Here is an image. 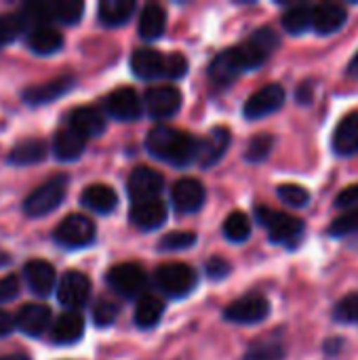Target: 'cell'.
<instances>
[{
  "instance_id": "obj_1",
  "label": "cell",
  "mask_w": 358,
  "mask_h": 360,
  "mask_svg": "<svg viewBox=\"0 0 358 360\" xmlns=\"http://www.w3.org/2000/svg\"><path fill=\"white\" fill-rule=\"evenodd\" d=\"M146 148L152 156H156L169 165L188 167L194 160H198L200 139L192 137L190 133H181L177 129L156 127L148 133Z\"/></svg>"
},
{
  "instance_id": "obj_2",
  "label": "cell",
  "mask_w": 358,
  "mask_h": 360,
  "mask_svg": "<svg viewBox=\"0 0 358 360\" xmlns=\"http://www.w3.org/2000/svg\"><path fill=\"white\" fill-rule=\"evenodd\" d=\"M84 4L78 0H57V2H27L21 6V15L25 21H34L36 25H46L49 21H59L65 25L78 23L82 17Z\"/></svg>"
},
{
  "instance_id": "obj_3",
  "label": "cell",
  "mask_w": 358,
  "mask_h": 360,
  "mask_svg": "<svg viewBox=\"0 0 358 360\" xmlns=\"http://www.w3.org/2000/svg\"><path fill=\"white\" fill-rule=\"evenodd\" d=\"M65 190H68V175L63 173L53 175L25 196L23 211L30 217H42L59 207V202L65 198Z\"/></svg>"
},
{
  "instance_id": "obj_4",
  "label": "cell",
  "mask_w": 358,
  "mask_h": 360,
  "mask_svg": "<svg viewBox=\"0 0 358 360\" xmlns=\"http://www.w3.org/2000/svg\"><path fill=\"white\" fill-rule=\"evenodd\" d=\"M255 219L268 230L270 240L279 245H289L291 240H298L304 232L302 219L287 215L283 211H274L268 207H257L255 209Z\"/></svg>"
},
{
  "instance_id": "obj_5",
  "label": "cell",
  "mask_w": 358,
  "mask_h": 360,
  "mask_svg": "<svg viewBox=\"0 0 358 360\" xmlns=\"http://www.w3.org/2000/svg\"><path fill=\"white\" fill-rule=\"evenodd\" d=\"M281 44L279 34L270 27H260L257 32L251 34L249 40H245L243 44L236 46L238 57L243 61L245 70H255L262 63H266V59L274 53V49Z\"/></svg>"
},
{
  "instance_id": "obj_6",
  "label": "cell",
  "mask_w": 358,
  "mask_h": 360,
  "mask_svg": "<svg viewBox=\"0 0 358 360\" xmlns=\"http://www.w3.org/2000/svg\"><path fill=\"white\" fill-rule=\"evenodd\" d=\"M156 287L169 297H184L196 287V272L186 264H167L160 266L154 274Z\"/></svg>"
},
{
  "instance_id": "obj_7",
  "label": "cell",
  "mask_w": 358,
  "mask_h": 360,
  "mask_svg": "<svg viewBox=\"0 0 358 360\" xmlns=\"http://www.w3.org/2000/svg\"><path fill=\"white\" fill-rule=\"evenodd\" d=\"M55 240L68 249H80L95 240V224L87 215H68L55 228Z\"/></svg>"
},
{
  "instance_id": "obj_8",
  "label": "cell",
  "mask_w": 358,
  "mask_h": 360,
  "mask_svg": "<svg viewBox=\"0 0 358 360\" xmlns=\"http://www.w3.org/2000/svg\"><path fill=\"white\" fill-rule=\"evenodd\" d=\"M108 285L112 287V291H116L122 297H137L146 291L148 287V276L141 270V266L137 264H118L114 266L108 276H106Z\"/></svg>"
},
{
  "instance_id": "obj_9",
  "label": "cell",
  "mask_w": 358,
  "mask_h": 360,
  "mask_svg": "<svg viewBox=\"0 0 358 360\" xmlns=\"http://www.w3.org/2000/svg\"><path fill=\"white\" fill-rule=\"evenodd\" d=\"M268 314H270V304H268V300L264 295H257V293L245 295V297L232 302L224 310L226 321L238 323V325H255V323H262Z\"/></svg>"
},
{
  "instance_id": "obj_10",
  "label": "cell",
  "mask_w": 358,
  "mask_h": 360,
  "mask_svg": "<svg viewBox=\"0 0 358 360\" xmlns=\"http://www.w3.org/2000/svg\"><path fill=\"white\" fill-rule=\"evenodd\" d=\"M162 188H165V177L150 167L133 169V173L129 175V181H127L129 196L135 205L156 200V196L162 192Z\"/></svg>"
},
{
  "instance_id": "obj_11",
  "label": "cell",
  "mask_w": 358,
  "mask_h": 360,
  "mask_svg": "<svg viewBox=\"0 0 358 360\" xmlns=\"http://www.w3.org/2000/svg\"><path fill=\"white\" fill-rule=\"evenodd\" d=\"M89 297H91V281L82 272L70 270L61 276L57 285V300L61 306L74 312L76 308H82L89 302Z\"/></svg>"
},
{
  "instance_id": "obj_12",
  "label": "cell",
  "mask_w": 358,
  "mask_h": 360,
  "mask_svg": "<svg viewBox=\"0 0 358 360\" xmlns=\"http://www.w3.org/2000/svg\"><path fill=\"white\" fill-rule=\"evenodd\" d=\"M143 103H146V110L152 118H158V120L171 118L181 108V93L173 84L152 86L146 91Z\"/></svg>"
},
{
  "instance_id": "obj_13",
  "label": "cell",
  "mask_w": 358,
  "mask_h": 360,
  "mask_svg": "<svg viewBox=\"0 0 358 360\" xmlns=\"http://www.w3.org/2000/svg\"><path fill=\"white\" fill-rule=\"evenodd\" d=\"M285 89L281 84H266L262 86L260 91H255L247 103H245V116L249 120H257V118H264L272 112H276L279 108H283L285 103Z\"/></svg>"
},
{
  "instance_id": "obj_14",
  "label": "cell",
  "mask_w": 358,
  "mask_h": 360,
  "mask_svg": "<svg viewBox=\"0 0 358 360\" xmlns=\"http://www.w3.org/2000/svg\"><path fill=\"white\" fill-rule=\"evenodd\" d=\"M106 110L116 120H135L141 116V101L129 86H120L106 97Z\"/></svg>"
},
{
  "instance_id": "obj_15",
  "label": "cell",
  "mask_w": 358,
  "mask_h": 360,
  "mask_svg": "<svg viewBox=\"0 0 358 360\" xmlns=\"http://www.w3.org/2000/svg\"><path fill=\"white\" fill-rule=\"evenodd\" d=\"M49 325H51V310L44 304H25L23 308H19L15 316V327L30 338L42 335L49 329Z\"/></svg>"
},
{
  "instance_id": "obj_16",
  "label": "cell",
  "mask_w": 358,
  "mask_h": 360,
  "mask_svg": "<svg viewBox=\"0 0 358 360\" xmlns=\"http://www.w3.org/2000/svg\"><path fill=\"white\" fill-rule=\"evenodd\" d=\"M171 198H173V207L179 213H194L205 205V188L198 179L192 177L179 179L173 186Z\"/></svg>"
},
{
  "instance_id": "obj_17",
  "label": "cell",
  "mask_w": 358,
  "mask_h": 360,
  "mask_svg": "<svg viewBox=\"0 0 358 360\" xmlns=\"http://www.w3.org/2000/svg\"><path fill=\"white\" fill-rule=\"evenodd\" d=\"M74 86V76H57L49 82L42 84H34L30 89L23 91V101L30 105H40V103H49L61 95H65L70 89Z\"/></svg>"
},
{
  "instance_id": "obj_18",
  "label": "cell",
  "mask_w": 358,
  "mask_h": 360,
  "mask_svg": "<svg viewBox=\"0 0 358 360\" xmlns=\"http://www.w3.org/2000/svg\"><path fill=\"white\" fill-rule=\"evenodd\" d=\"M228 146H230V131L226 127L213 129L205 139H200V152H198V160L196 162L203 169H209V167L217 165L224 158Z\"/></svg>"
},
{
  "instance_id": "obj_19",
  "label": "cell",
  "mask_w": 358,
  "mask_h": 360,
  "mask_svg": "<svg viewBox=\"0 0 358 360\" xmlns=\"http://www.w3.org/2000/svg\"><path fill=\"white\" fill-rule=\"evenodd\" d=\"M23 276L27 281V287L36 295H49L55 287V268L44 259H30L23 266Z\"/></svg>"
},
{
  "instance_id": "obj_20",
  "label": "cell",
  "mask_w": 358,
  "mask_h": 360,
  "mask_svg": "<svg viewBox=\"0 0 358 360\" xmlns=\"http://www.w3.org/2000/svg\"><path fill=\"white\" fill-rule=\"evenodd\" d=\"M346 8L338 2H323L314 6V17H312V30L321 36H329L338 32L346 23Z\"/></svg>"
},
{
  "instance_id": "obj_21",
  "label": "cell",
  "mask_w": 358,
  "mask_h": 360,
  "mask_svg": "<svg viewBox=\"0 0 358 360\" xmlns=\"http://www.w3.org/2000/svg\"><path fill=\"white\" fill-rule=\"evenodd\" d=\"M68 127L84 139L99 137L106 131V118L95 108H76L68 116Z\"/></svg>"
},
{
  "instance_id": "obj_22",
  "label": "cell",
  "mask_w": 358,
  "mask_h": 360,
  "mask_svg": "<svg viewBox=\"0 0 358 360\" xmlns=\"http://www.w3.org/2000/svg\"><path fill=\"white\" fill-rule=\"evenodd\" d=\"M243 72H245V68H243V61H241V57H238L236 46H232V49L219 53V55L213 59L211 68H209V76H211V80H213L215 84H228V82H232V80H234L238 74H243Z\"/></svg>"
},
{
  "instance_id": "obj_23",
  "label": "cell",
  "mask_w": 358,
  "mask_h": 360,
  "mask_svg": "<svg viewBox=\"0 0 358 360\" xmlns=\"http://www.w3.org/2000/svg\"><path fill=\"white\" fill-rule=\"evenodd\" d=\"M167 219V205L156 200H148V202H137L131 209V221L135 228L139 230H156L158 226H162Z\"/></svg>"
},
{
  "instance_id": "obj_24",
  "label": "cell",
  "mask_w": 358,
  "mask_h": 360,
  "mask_svg": "<svg viewBox=\"0 0 358 360\" xmlns=\"http://www.w3.org/2000/svg\"><path fill=\"white\" fill-rule=\"evenodd\" d=\"M131 70L143 80H152L165 74V57L154 49H137L131 55Z\"/></svg>"
},
{
  "instance_id": "obj_25",
  "label": "cell",
  "mask_w": 358,
  "mask_h": 360,
  "mask_svg": "<svg viewBox=\"0 0 358 360\" xmlns=\"http://www.w3.org/2000/svg\"><path fill=\"white\" fill-rule=\"evenodd\" d=\"M84 333V319L78 312H65L61 314L53 327H51V340L55 344H74Z\"/></svg>"
},
{
  "instance_id": "obj_26",
  "label": "cell",
  "mask_w": 358,
  "mask_h": 360,
  "mask_svg": "<svg viewBox=\"0 0 358 360\" xmlns=\"http://www.w3.org/2000/svg\"><path fill=\"white\" fill-rule=\"evenodd\" d=\"M27 46L36 55H51L63 46V36L51 25H34L27 34Z\"/></svg>"
},
{
  "instance_id": "obj_27",
  "label": "cell",
  "mask_w": 358,
  "mask_h": 360,
  "mask_svg": "<svg viewBox=\"0 0 358 360\" xmlns=\"http://www.w3.org/2000/svg\"><path fill=\"white\" fill-rule=\"evenodd\" d=\"M80 200L87 209L95 211V213H112L118 205V196L116 192L110 188V186H103V184H93L89 188L82 190L80 194Z\"/></svg>"
},
{
  "instance_id": "obj_28",
  "label": "cell",
  "mask_w": 358,
  "mask_h": 360,
  "mask_svg": "<svg viewBox=\"0 0 358 360\" xmlns=\"http://www.w3.org/2000/svg\"><path fill=\"white\" fill-rule=\"evenodd\" d=\"M333 150L342 156H352L358 152V112L348 114L333 133Z\"/></svg>"
},
{
  "instance_id": "obj_29",
  "label": "cell",
  "mask_w": 358,
  "mask_h": 360,
  "mask_svg": "<svg viewBox=\"0 0 358 360\" xmlns=\"http://www.w3.org/2000/svg\"><path fill=\"white\" fill-rule=\"evenodd\" d=\"M87 139L82 135H78L74 129L65 127L61 131L55 133L53 137V152L59 160H76L80 158V154L84 152Z\"/></svg>"
},
{
  "instance_id": "obj_30",
  "label": "cell",
  "mask_w": 358,
  "mask_h": 360,
  "mask_svg": "<svg viewBox=\"0 0 358 360\" xmlns=\"http://www.w3.org/2000/svg\"><path fill=\"white\" fill-rule=\"evenodd\" d=\"M46 156V143L38 137H30V139H21L17 141L11 152H8V162L17 165V167H25V165H36Z\"/></svg>"
},
{
  "instance_id": "obj_31",
  "label": "cell",
  "mask_w": 358,
  "mask_h": 360,
  "mask_svg": "<svg viewBox=\"0 0 358 360\" xmlns=\"http://www.w3.org/2000/svg\"><path fill=\"white\" fill-rule=\"evenodd\" d=\"M167 27V13L160 4H146L139 15V36L146 40L160 38Z\"/></svg>"
},
{
  "instance_id": "obj_32",
  "label": "cell",
  "mask_w": 358,
  "mask_h": 360,
  "mask_svg": "<svg viewBox=\"0 0 358 360\" xmlns=\"http://www.w3.org/2000/svg\"><path fill=\"white\" fill-rule=\"evenodd\" d=\"M133 11H135L133 0H103L99 2V21L103 25L116 27L127 23Z\"/></svg>"
},
{
  "instance_id": "obj_33",
  "label": "cell",
  "mask_w": 358,
  "mask_h": 360,
  "mask_svg": "<svg viewBox=\"0 0 358 360\" xmlns=\"http://www.w3.org/2000/svg\"><path fill=\"white\" fill-rule=\"evenodd\" d=\"M165 314V304L154 295H143L135 308V325L139 329H152L160 323Z\"/></svg>"
},
{
  "instance_id": "obj_34",
  "label": "cell",
  "mask_w": 358,
  "mask_h": 360,
  "mask_svg": "<svg viewBox=\"0 0 358 360\" xmlns=\"http://www.w3.org/2000/svg\"><path fill=\"white\" fill-rule=\"evenodd\" d=\"M312 17H314V6L295 4L283 15V27L289 34H302L308 27H312Z\"/></svg>"
},
{
  "instance_id": "obj_35",
  "label": "cell",
  "mask_w": 358,
  "mask_h": 360,
  "mask_svg": "<svg viewBox=\"0 0 358 360\" xmlns=\"http://www.w3.org/2000/svg\"><path fill=\"white\" fill-rule=\"evenodd\" d=\"M224 234L232 243H245L251 236V219L241 211L230 213L224 221Z\"/></svg>"
},
{
  "instance_id": "obj_36",
  "label": "cell",
  "mask_w": 358,
  "mask_h": 360,
  "mask_svg": "<svg viewBox=\"0 0 358 360\" xmlns=\"http://www.w3.org/2000/svg\"><path fill=\"white\" fill-rule=\"evenodd\" d=\"M285 359V346L276 340H264L249 348L245 360H283Z\"/></svg>"
},
{
  "instance_id": "obj_37",
  "label": "cell",
  "mask_w": 358,
  "mask_h": 360,
  "mask_svg": "<svg viewBox=\"0 0 358 360\" xmlns=\"http://www.w3.org/2000/svg\"><path fill=\"white\" fill-rule=\"evenodd\" d=\"M25 27L21 13H0V46L15 40Z\"/></svg>"
},
{
  "instance_id": "obj_38",
  "label": "cell",
  "mask_w": 358,
  "mask_h": 360,
  "mask_svg": "<svg viewBox=\"0 0 358 360\" xmlns=\"http://www.w3.org/2000/svg\"><path fill=\"white\" fill-rule=\"evenodd\" d=\"M272 146H274V137L268 135V133H260L249 141V146L245 150V158L249 162H260L272 152Z\"/></svg>"
},
{
  "instance_id": "obj_39",
  "label": "cell",
  "mask_w": 358,
  "mask_h": 360,
  "mask_svg": "<svg viewBox=\"0 0 358 360\" xmlns=\"http://www.w3.org/2000/svg\"><path fill=\"white\" fill-rule=\"evenodd\" d=\"M194 243H196V234H192V232H171L158 240V251H162V253L181 251V249L192 247Z\"/></svg>"
},
{
  "instance_id": "obj_40",
  "label": "cell",
  "mask_w": 358,
  "mask_h": 360,
  "mask_svg": "<svg viewBox=\"0 0 358 360\" xmlns=\"http://www.w3.org/2000/svg\"><path fill=\"white\" fill-rule=\"evenodd\" d=\"M354 232H358V207L357 209H350L344 215H340L329 226V234L331 236H348V234H354Z\"/></svg>"
},
{
  "instance_id": "obj_41",
  "label": "cell",
  "mask_w": 358,
  "mask_h": 360,
  "mask_svg": "<svg viewBox=\"0 0 358 360\" xmlns=\"http://www.w3.org/2000/svg\"><path fill=\"white\" fill-rule=\"evenodd\" d=\"M118 304L110 302V300H99L93 308V323L97 327H110L116 316H118Z\"/></svg>"
},
{
  "instance_id": "obj_42",
  "label": "cell",
  "mask_w": 358,
  "mask_h": 360,
  "mask_svg": "<svg viewBox=\"0 0 358 360\" xmlns=\"http://www.w3.org/2000/svg\"><path fill=\"white\" fill-rule=\"evenodd\" d=\"M279 196L283 202L291 205V207H306L308 200H310V192L302 186H295V184H285L279 188Z\"/></svg>"
},
{
  "instance_id": "obj_43",
  "label": "cell",
  "mask_w": 358,
  "mask_h": 360,
  "mask_svg": "<svg viewBox=\"0 0 358 360\" xmlns=\"http://www.w3.org/2000/svg\"><path fill=\"white\" fill-rule=\"evenodd\" d=\"M335 321L340 323H357L358 325V293H350L346 295L333 312Z\"/></svg>"
},
{
  "instance_id": "obj_44",
  "label": "cell",
  "mask_w": 358,
  "mask_h": 360,
  "mask_svg": "<svg viewBox=\"0 0 358 360\" xmlns=\"http://www.w3.org/2000/svg\"><path fill=\"white\" fill-rule=\"evenodd\" d=\"M188 72V59L181 53H171L165 57V76L169 78H181Z\"/></svg>"
},
{
  "instance_id": "obj_45",
  "label": "cell",
  "mask_w": 358,
  "mask_h": 360,
  "mask_svg": "<svg viewBox=\"0 0 358 360\" xmlns=\"http://www.w3.org/2000/svg\"><path fill=\"white\" fill-rule=\"evenodd\" d=\"M205 272L211 281H219V278H226L230 274V264L222 257H211L205 264Z\"/></svg>"
},
{
  "instance_id": "obj_46",
  "label": "cell",
  "mask_w": 358,
  "mask_h": 360,
  "mask_svg": "<svg viewBox=\"0 0 358 360\" xmlns=\"http://www.w3.org/2000/svg\"><path fill=\"white\" fill-rule=\"evenodd\" d=\"M17 293H19V278H17L15 274L2 276V278H0V304H2V302L15 300Z\"/></svg>"
},
{
  "instance_id": "obj_47",
  "label": "cell",
  "mask_w": 358,
  "mask_h": 360,
  "mask_svg": "<svg viewBox=\"0 0 358 360\" xmlns=\"http://www.w3.org/2000/svg\"><path fill=\"white\" fill-rule=\"evenodd\" d=\"M335 205H338V207H350V209H357L358 207V184L357 186H350V188H346L344 192H340V196L335 198Z\"/></svg>"
},
{
  "instance_id": "obj_48",
  "label": "cell",
  "mask_w": 358,
  "mask_h": 360,
  "mask_svg": "<svg viewBox=\"0 0 358 360\" xmlns=\"http://www.w3.org/2000/svg\"><path fill=\"white\" fill-rule=\"evenodd\" d=\"M15 329V319L8 314V312H4V310H0V338H4V335H8L11 331Z\"/></svg>"
},
{
  "instance_id": "obj_49",
  "label": "cell",
  "mask_w": 358,
  "mask_h": 360,
  "mask_svg": "<svg viewBox=\"0 0 358 360\" xmlns=\"http://www.w3.org/2000/svg\"><path fill=\"white\" fill-rule=\"evenodd\" d=\"M348 76H358V53L354 55V59L348 65Z\"/></svg>"
},
{
  "instance_id": "obj_50",
  "label": "cell",
  "mask_w": 358,
  "mask_h": 360,
  "mask_svg": "<svg viewBox=\"0 0 358 360\" xmlns=\"http://www.w3.org/2000/svg\"><path fill=\"white\" fill-rule=\"evenodd\" d=\"M0 360H32L27 354H4L0 356Z\"/></svg>"
},
{
  "instance_id": "obj_51",
  "label": "cell",
  "mask_w": 358,
  "mask_h": 360,
  "mask_svg": "<svg viewBox=\"0 0 358 360\" xmlns=\"http://www.w3.org/2000/svg\"><path fill=\"white\" fill-rule=\"evenodd\" d=\"M4 264H8V255L4 251H0V266H4Z\"/></svg>"
}]
</instances>
